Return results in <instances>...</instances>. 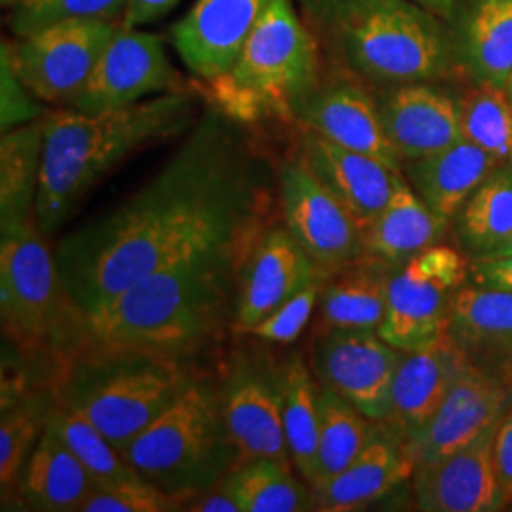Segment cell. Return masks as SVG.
<instances>
[{
    "mask_svg": "<svg viewBox=\"0 0 512 512\" xmlns=\"http://www.w3.org/2000/svg\"><path fill=\"white\" fill-rule=\"evenodd\" d=\"M509 162H511V164H512V147H511V160H509Z\"/></svg>",
    "mask_w": 512,
    "mask_h": 512,
    "instance_id": "cell-50",
    "label": "cell"
},
{
    "mask_svg": "<svg viewBox=\"0 0 512 512\" xmlns=\"http://www.w3.org/2000/svg\"><path fill=\"white\" fill-rule=\"evenodd\" d=\"M448 334L465 359L512 389V293L497 287H461Z\"/></svg>",
    "mask_w": 512,
    "mask_h": 512,
    "instance_id": "cell-23",
    "label": "cell"
},
{
    "mask_svg": "<svg viewBox=\"0 0 512 512\" xmlns=\"http://www.w3.org/2000/svg\"><path fill=\"white\" fill-rule=\"evenodd\" d=\"M274 0H196L173 27V44L184 65L213 82L228 73Z\"/></svg>",
    "mask_w": 512,
    "mask_h": 512,
    "instance_id": "cell-17",
    "label": "cell"
},
{
    "mask_svg": "<svg viewBox=\"0 0 512 512\" xmlns=\"http://www.w3.org/2000/svg\"><path fill=\"white\" fill-rule=\"evenodd\" d=\"M294 124L340 147L372 156L395 171L403 162L391 145L378 103L355 82L323 80L294 109Z\"/></svg>",
    "mask_w": 512,
    "mask_h": 512,
    "instance_id": "cell-18",
    "label": "cell"
},
{
    "mask_svg": "<svg viewBox=\"0 0 512 512\" xmlns=\"http://www.w3.org/2000/svg\"><path fill=\"white\" fill-rule=\"evenodd\" d=\"M321 82V48L293 0H274L234 67L209 82L213 107L245 126L293 122L296 105Z\"/></svg>",
    "mask_w": 512,
    "mask_h": 512,
    "instance_id": "cell-7",
    "label": "cell"
},
{
    "mask_svg": "<svg viewBox=\"0 0 512 512\" xmlns=\"http://www.w3.org/2000/svg\"><path fill=\"white\" fill-rule=\"evenodd\" d=\"M378 107L401 162L427 158L463 139L458 101L423 82L391 86Z\"/></svg>",
    "mask_w": 512,
    "mask_h": 512,
    "instance_id": "cell-22",
    "label": "cell"
},
{
    "mask_svg": "<svg viewBox=\"0 0 512 512\" xmlns=\"http://www.w3.org/2000/svg\"><path fill=\"white\" fill-rule=\"evenodd\" d=\"M181 92L177 73L165 55L164 40L124 27L99 57L73 107L86 114L124 109L152 93Z\"/></svg>",
    "mask_w": 512,
    "mask_h": 512,
    "instance_id": "cell-14",
    "label": "cell"
},
{
    "mask_svg": "<svg viewBox=\"0 0 512 512\" xmlns=\"http://www.w3.org/2000/svg\"><path fill=\"white\" fill-rule=\"evenodd\" d=\"M329 277L283 222H268L256 236L239 281L234 330L247 334L315 279Z\"/></svg>",
    "mask_w": 512,
    "mask_h": 512,
    "instance_id": "cell-16",
    "label": "cell"
},
{
    "mask_svg": "<svg viewBox=\"0 0 512 512\" xmlns=\"http://www.w3.org/2000/svg\"><path fill=\"white\" fill-rule=\"evenodd\" d=\"M499 165L486 150L459 139L437 154L408 162L406 173L425 203L439 217L450 220L458 217L461 207Z\"/></svg>",
    "mask_w": 512,
    "mask_h": 512,
    "instance_id": "cell-27",
    "label": "cell"
},
{
    "mask_svg": "<svg viewBox=\"0 0 512 512\" xmlns=\"http://www.w3.org/2000/svg\"><path fill=\"white\" fill-rule=\"evenodd\" d=\"M255 238L184 258L88 313L86 349H145L190 361L234 325Z\"/></svg>",
    "mask_w": 512,
    "mask_h": 512,
    "instance_id": "cell-2",
    "label": "cell"
},
{
    "mask_svg": "<svg viewBox=\"0 0 512 512\" xmlns=\"http://www.w3.org/2000/svg\"><path fill=\"white\" fill-rule=\"evenodd\" d=\"M21 2H25V0H2V4L8 6V8H16Z\"/></svg>",
    "mask_w": 512,
    "mask_h": 512,
    "instance_id": "cell-48",
    "label": "cell"
},
{
    "mask_svg": "<svg viewBox=\"0 0 512 512\" xmlns=\"http://www.w3.org/2000/svg\"><path fill=\"white\" fill-rule=\"evenodd\" d=\"M465 48L478 80L507 90L512 74V0L476 2Z\"/></svg>",
    "mask_w": 512,
    "mask_h": 512,
    "instance_id": "cell-35",
    "label": "cell"
},
{
    "mask_svg": "<svg viewBox=\"0 0 512 512\" xmlns=\"http://www.w3.org/2000/svg\"><path fill=\"white\" fill-rule=\"evenodd\" d=\"M274 190L272 162L247 126L209 107L148 183L57 241L59 274L92 313L184 258L255 238Z\"/></svg>",
    "mask_w": 512,
    "mask_h": 512,
    "instance_id": "cell-1",
    "label": "cell"
},
{
    "mask_svg": "<svg viewBox=\"0 0 512 512\" xmlns=\"http://www.w3.org/2000/svg\"><path fill=\"white\" fill-rule=\"evenodd\" d=\"M321 384L300 353L283 361V425L294 471L308 484L317 473L321 431Z\"/></svg>",
    "mask_w": 512,
    "mask_h": 512,
    "instance_id": "cell-30",
    "label": "cell"
},
{
    "mask_svg": "<svg viewBox=\"0 0 512 512\" xmlns=\"http://www.w3.org/2000/svg\"><path fill=\"white\" fill-rule=\"evenodd\" d=\"M378 330L338 329L315 334L311 370L319 384L327 385L374 421H387L391 387L403 361Z\"/></svg>",
    "mask_w": 512,
    "mask_h": 512,
    "instance_id": "cell-13",
    "label": "cell"
},
{
    "mask_svg": "<svg viewBox=\"0 0 512 512\" xmlns=\"http://www.w3.org/2000/svg\"><path fill=\"white\" fill-rule=\"evenodd\" d=\"M27 86L14 73L8 55L2 52V133L42 118L46 112L29 97Z\"/></svg>",
    "mask_w": 512,
    "mask_h": 512,
    "instance_id": "cell-41",
    "label": "cell"
},
{
    "mask_svg": "<svg viewBox=\"0 0 512 512\" xmlns=\"http://www.w3.org/2000/svg\"><path fill=\"white\" fill-rule=\"evenodd\" d=\"M129 465L167 494L209 490L241 463L220 404L219 384L198 376L122 450Z\"/></svg>",
    "mask_w": 512,
    "mask_h": 512,
    "instance_id": "cell-8",
    "label": "cell"
},
{
    "mask_svg": "<svg viewBox=\"0 0 512 512\" xmlns=\"http://www.w3.org/2000/svg\"><path fill=\"white\" fill-rule=\"evenodd\" d=\"M50 421L63 442L73 450L74 456L99 484H116L137 478L139 473L88 418L55 399Z\"/></svg>",
    "mask_w": 512,
    "mask_h": 512,
    "instance_id": "cell-37",
    "label": "cell"
},
{
    "mask_svg": "<svg viewBox=\"0 0 512 512\" xmlns=\"http://www.w3.org/2000/svg\"><path fill=\"white\" fill-rule=\"evenodd\" d=\"M184 511L190 512H241L238 499L228 492V488L219 482L217 486L203 490L200 494L192 495Z\"/></svg>",
    "mask_w": 512,
    "mask_h": 512,
    "instance_id": "cell-44",
    "label": "cell"
},
{
    "mask_svg": "<svg viewBox=\"0 0 512 512\" xmlns=\"http://www.w3.org/2000/svg\"><path fill=\"white\" fill-rule=\"evenodd\" d=\"M475 283L512 293V255L476 256Z\"/></svg>",
    "mask_w": 512,
    "mask_h": 512,
    "instance_id": "cell-43",
    "label": "cell"
},
{
    "mask_svg": "<svg viewBox=\"0 0 512 512\" xmlns=\"http://www.w3.org/2000/svg\"><path fill=\"white\" fill-rule=\"evenodd\" d=\"M414 475L408 440L389 421H378L372 439L348 467L311 488L315 511L365 509Z\"/></svg>",
    "mask_w": 512,
    "mask_h": 512,
    "instance_id": "cell-21",
    "label": "cell"
},
{
    "mask_svg": "<svg viewBox=\"0 0 512 512\" xmlns=\"http://www.w3.org/2000/svg\"><path fill=\"white\" fill-rule=\"evenodd\" d=\"M179 0H128L122 16L124 27H137L164 18Z\"/></svg>",
    "mask_w": 512,
    "mask_h": 512,
    "instance_id": "cell-45",
    "label": "cell"
},
{
    "mask_svg": "<svg viewBox=\"0 0 512 512\" xmlns=\"http://www.w3.org/2000/svg\"><path fill=\"white\" fill-rule=\"evenodd\" d=\"M277 194L283 224L329 277L365 256L363 230L298 152L279 165Z\"/></svg>",
    "mask_w": 512,
    "mask_h": 512,
    "instance_id": "cell-12",
    "label": "cell"
},
{
    "mask_svg": "<svg viewBox=\"0 0 512 512\" xmlns=\"http://www.w3.org/2000/svg\"><path fill=\"white\" fill-rule=\"evenodd\" d=\"M329 277H321L310 283L306 289L294 294L283 306H279L274 313H270L264 321H260L256 327L247 332V336H253L266 344H293L302 330L308 327L313 311L317 310L319 296L325 287Z\"/></svg>",
    "mask_w": 512,
    "mask_h": 512,
    "instance_id": "cell-40",
    "label": "cell"
},
{
    "mask_svg": "<svg viewBox=\"0 0 512 512\" xmlns=\"http://www.w3.org/2000/svg\"><path fill=\"white\" fill-rule=\"evenodd\" d=\"M186 497L171 495L137 476L116 484L93 486L80 512H179L184 511Z\"/></svg>",
    "mask_w": 512,
    "mask_h": 512,
    "instance_id": "cell-39",
    "label": "cell"
},
{
    "mask_svg": "<svg viewBox=\"0 0 512 512\" xmlns=\"http://www.w3.org/2000/svg\"><path fill=\"white\" fill-rule=\"evenodd\" d=\"M194 122L196 97L186 92L162 93L97 114L69 107L46 112L38 230L54 238L114 167L141 148L186 133Z\"/></svg>",
    "mask_w": 512,
    "mask_h": 512,
    "instance_id": "cell-3",
    "label": "cell"
},
{
    "mask_svg": "<svg viewBox=\"0 0 512 512\" xmlns=\"http://www.w3.org/2000/svg\"><path fill=\"white\" fill-rule=\"evenodd\" d=\"M118 29L109 19H74L4 44L2 52L37 99L73 107Z\"/></svg>",
    "mask_w": 512,
    "mask_h": 512,
    "instance_id": "cell-11",
    "label": "cell"
},
{
    "mask_svg": "<svg viewBox=\"0 0 512 512\" xmlns=\"http://www.w3.org/2000/svg\"><path fill=\"white\" fill-rule=\"evenodd\" d=\"M512 255V236L511 238L507 239L497 251H494L492 255H486V256H509Z\"/></svg>",
    "mask_w": 512,
    "mask_h": 512,
    "instance_id": "cell-47",
    "label": "cell"
},
{
    "mask_svg": "<svg viewBox=\"0 0 512 512\" xmlns=\"http://www.w3.org/2000/svg\"><path fill=\"white\" fill-rule=\"evenodd\" d=\"M222 484L238 499L241 512L315 511L311 486L294 476L291 463L256 458L239 463Z\"/></svg>",
    "mask_w": 512,
    "mask_h": 512,
    "instance_id": "cell-32",
    "label": "cell"
},
{
    "mask_svg": "<svg viewBox=\"0 0 512 512\" xmlns=\"http://www.w3.org/2000/svg\"><path fill=\"white\" fill-rule=\"evenodd\" d=\"M198 376L188 359L88 348L57 374L55 399L92 421L122 454Z\"/></svg>",
    "mask_w": 512,
    "mask_h": 512,
    "instance_id": "cell-5",
    "label": "cell"
},
{
    "mask_svg": "<svg viewBox=\"0 0 512 512\" xmlns=\"http://www.w3.org/2000/svg\"><path fill=\"white\" fill-rule=\"evenodd\" d=\"M458 238L475 256L492 255L512 236V167L499 165L458 213Z\"/></svg>",
    "mask_w": 512,
    "mask_h": 512,
    "instance_id": "cell-33",
    "label": "cell"
},
{
    "mask_svg": "<svg viewBox=\"0 0 512 512\" xmlns=\"http://www.w3.org/2000/svg\"><path fill=\"white\" fill-rule=\"evenodd\" d=\"M467 266L456 249L433 245L391 270L387 310L378 334L401 351H416L448 334L452 302Z\"/></svg>",
    "mask_w": 512,
    "mask_h": 512,
    "instance_id": "cell-9",
    "label": "cell"
},
{
    "mask_svg": "<svg viewBox=\"0 0 512 512\" xmlns=\"http://www.w3.org/2000/svg\"><path fill=\"white\" fill-rule=\"evenodd\" d=\"M446 226L448 220L439 217L399 173L391 200L363 234L365 255L399 266L437 245Z\"/></svg>",
    "mask_w": 512,
    "mask_h": 512,
    "instance_id": "cell-28",
    "label": "cell"
},
{
    "mask_svg": "<svg viewBox=\"0 0 512 512\" xmlns=\"http://www.w3.org/2000/svg\"><path fill=\"white\" fill-rule=\"evenodd\" d=\"M323 52L374 84L439 78L450 44L433 12L414 0H298Z\"/></svg>",
    "mask_w": 512,
    "mask_h": 512,
    "instance_id": "cell-4",
    "label": "cell"
},
{
    "mask_svg": "<svg viewBox=\"0 0 512 512\" xmlns=\"http://www.w3.org/2000/svg\"><path fill=\"white\" fill-rule=\"evenodd\" d=\"M126 4L128 0H25L12 8L10 31L23 38L74 19L116 21L124 16Z\"/></svg>",
    "mask_w": 512,
    "mask_h": 512,
    "instance_id": "cell-38",
    "label": "cell"
},
{
    "mask_svg": "<svg viewBox=\"0 0 512 512\" xmlns=\"http://www.w3.org/2000/svg\"><path fill=\"white\" fill-rule=\"evenodd\" d=\"M219 393L241 463L272 458L293 465L283 425V361L256 346L236 349L222 368Z\"/></svg>",
    "mask_w": 512,
    "mask_h": 512,
    "instance_id": "cell-10",
    "label": "cell"
},
{
    "mask_svg": "<svg viewBox=\"0 0 512 512\" xmlns=\"http://www.w3.org/2000/svg\"><path fill=\"white\" fill-rule=\"evenodd\" d=\"M494 469L503 505H509L512 503V408L495 431Z\"/></svg>",
    "mask_w": 512,
    "mask_h": 512,
    "instance_id": "cell-42",
    "label": "cell"
},
{
    "mask_svg": "<svg viewBox=\"0 0 512 512\" xmlns=\"http://www.w3.org/2000/svg\"><path fill=\"white\" fill-rule=\"evenodd\" d=\"M55 404L52 384H38L21 395L16 403L2 408L0 416V488L2 505L12 503L19 480L42 437Z\"/></svg>",
    "mask_w": 512,
    "mask_h": 512,
    "instance_id": "cell-31",
    "label": "cell"
},
{
    "mask_svg": "<svg viewBox=\"0 0 512 512\" xmlns=\"http://www.w3.org/2000/svg\"><path fill=\"white\" fill-rule=\"evenodd\" d=\"M497 425L446 458L414 469L421 511L490 512L503 509L494 469Z\"/></svg>",
    "mask_w": 512,
    "mask_h": 512,
    "instance_id": "cell-20",
    "label": "cell"
},
{
    "mask_svg": "<svg viewBox=\"0 0 512 512\" xmlns=\"http://www.w3.org/2000/svg\"><path fill=\"white\" fill-rule=\"evenodd\" d=\"M298 154L365 234L391 200L401 171L300 128Z\"/></svg>",
    "mask_w": 512,
    "mask_h": 512,
    "instance_id": "cell-19",
    "label": "cell"
},
{
    "mask_svg": "<svg viewBox=\"0 0 512 512\" xmlns=\"http://www.w3.org/2000/svg\"><path fill=\"white\" fill-rule=\"evenodd\" d=\"M95 482L48 421L19 480L18 495L31 511L80 512Z\"/></svg>",
    "mask_w": 512,
    "mask_h": 512,
    "instance_id": "cell-26",
    "label": "cell"
},
{
    "mask_svg": "<svg viewBox=\"0 0 512 512\" xmlns=\"http://www.w3.org/2000/svg\"><path fill=\"white\" fill-rule=\"evenodd\" d=\"M321 431L317 452V473L311 484L317 486L342 473L372 439L378 421L366 418L353 404L321 384Z\"/></svg>",
    "mask_w": 512,
    "mask_h": 512,
    "instance_id": "cell-34",
    "label": "cell"
},
{
    "mask_svg": "<svg viewBox=\"0 0 512 512\" xmlns=\"http://www.w3.org/2000/svg\"><path fill=\"white\" fill-rule=\"evenodd\" d=\"M461 137L503 165L511 160L512 97L505 88L480 82L458 101Z\"/></svg>",
    "mask_w": 512,
    "mask_h": 512,
    "instance_id": "cell-36",
    "label": "cell"
},
{
    "mask_svg": "<svg viewBox=\"0 0 512 512\" xmlns=\"http://www.w3.org/2000/svg\"><path fill=\"white\" fill-rule=\"evenodd\" d=\"M46 114L2 133L0 141V232L8 234L35 220L42 175Z\"/></svg>",
    "mask_w": 512,
    "mask_h": 512,
    "instance_id": "cell-29",
    "label": "cell"
},
{
    "mask_svg": "<svg viewBox=\"0 0 512 512\" xmlns=\"http://www.w3.org/2000/svg\"><path fill=\"white\" fill-rule=\"evenodd\" d=\"M450 334L427 348L404 353L391 387L387 421L410 440L437 414L465 363Z\"/></svg>",
    "mask_w": 512,
    "mask_h": 512,
    "instance_id": "cell-24",
    "label": "cell"
},
{
    "mask_svg": "<svg viewBox=\"0 0 512 512\" xmlns=\"http://www.w3.org/2000/svg\"><path fill=\"white\" fill-rule=\"evenodd\" d=\"M414 2H418L420 6L427 8L435 16H442V18H448L456 4V0H414Z\"/></svg>",
    "mask_w": 512,
    "mask_h": 512,
    "instance_id": "cell-46",
    "label": "cell"
},
{
    "mask_svg": "<svg viewBox=\"0 0 512 512\" xmlns=\"http://www.w3.org/2000/svg\"><path fill=\"white\" fill-rule=\"evenodd\" d=\"M0 236L4 342L25 359L50 363L57 378L88 346V313L67 291L55 251L35 220Z\"/></svg>",
    "mask_w": 512,
    "mask_h": 512,
    "instance_id": "cell-6",
    "label": "cell"
},
{
    "mask_svg": "<svg viewBox=\"0 0 512 512\" xmlns=\"http://www.w3.org/2000/svg\"><path fill=\"white\" fill-rule=\"evenodd\" d=\"M393 268L365 255L342 272L330 275L319 296L315 334L338 329H380Z\"/></svg>",
    "mask_w": 512,
    "mask_h": 512,
    "instance_id": "cell-25",
    "label": "cell"
},
{
    "mask_svg": "<svg viewBox=\"0 0 512 512\" xmlns=\"http://www.w3.org/2000/svg\"><path fill=\"white\" fill-rule=\"evenodd\" d=\"M507 92H509V95L512 97V74H511V80H509V84H507Z\"/></svg>",
    "mask_w": 512,
    "mask_h": 512,
    "instance_id": "cell-49",
    "label": "cell"
},
{
    "mask_svg": "<svg viewBox=\"0 0 512 512\" xmlns=\"http://www.w3.org/2000/svg\"><path fill=\"white\" fill-rule=\"evenodd\" d=\"M511 408V387L465 361L437 414L408 440L414 469L465 448L499 425Z\"/></svg>",
    "mask_w": 512,
    "mask_h": 512,
    "instance_id": "cell-15",
    "label": "cell"
}]
</instances>
